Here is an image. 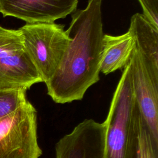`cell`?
Returning <instances> with one entry per match:
<instances>
[{"instance_id": "cell-1", "label": "cell", "mask_w": 158, "mask_h": 158, "mask_svg": "<svg viewBox=\"0 0 158 158\" xmlns=\"http://www.w3.org/2000/svg\"><path fill=\"white\" fill-rule=\"evenodd\" d=\"M101 4L102 0H88L84 9L72 14L66 30L68 46L56 71L46 83L48 94L56 103L81 100L99 80L104 35Z\"/></svg>"}, {"instance_id": "cell-2", "label": "cell", "mask_w": 158, "mask_h": 158, "mask_svg": "<svg viewBox=\"0 0 158 158\" xmlns=\"http://www.w3.org/2000/svg\"><path fill=\"white\" fill-rule=\"evenodd\" d=\"M136 106L129 61L123 69L106 119L103 122L105 126V158H126Z\"/></svg>"}, {"instance_id": "cell-3", "label": "cell", "mask_w": 158, "mask_h": 158, "mask_svg": "<svg viewBox=\"0 0 158 158\" xmlns=\"http://www.w3.org/2000/svg\"><path fill=\"white\" fill-rule=\"evenodd\" d=\"M19 30L28 54L46 83L56 71L69 42L64 25L54 22L26 23Z\"/></svg>"}, {"instance_id": "cell-4", "label": "cell", "mask_w": 158, "mask_h": 158, "mask_svg": "<svg viewBox=\"0 0 158 158\" xmlns=\"http://www.w3.org/2000/svg\"><path fill=\"white\" fill-rule=\"evenodd\" d=\"M42 150L37 136V112L27 101L0 118V158H40Z\"/></svg>"}, {"instance_id": "cell-5", "label": "cell", "mask_w": 158, "mask_h": 158, "mask_svg": "<svg viewBox=\"0 0 158 158\" xmlns=\"http://www.w3.org/2000/svg\"><path fill=\"white\" fill-rule=\"evenodd\" d=\"M40 82L19 30L0 26V89L27 90Z\"/></svg>"}, {"instance_id": "cell-6", "label": "cell", "mask_w": 158, "mask_h": 158, "mask_svg": "<svg viewBox=\"0 0 158 158\" xmlns=\"http://www.w3.org/2000/svg\"><path fill=\"white\" fill-rule=\"evenodd\" d=\"M130 62L132 88L139 111L154 141L158 143V70L136 46Z\"/></svg>"}, {"instance_id": "cell-7", "label": "cell", "mask_w": 158, "mask_h": 158, "mask_svg": "<svg viewBox=\"0 0 158 158\" xmlns=\"http://www.w3.org/2000/svg\"><path fill=\"white\" fill-rule=\"evenodd\" d=\"M105 126L85 119L55 146L56 158H105Z\"/></svg>"}, {"instance_id": "cell-8", "label": "cell", "mask_w": 158, "mask_h": 158, "mask_svg": "<svg viewBox=\"0 0 158 158\" xmlns=\"http://www.w3.org/2000/svg\"><path fill=\"white\" fill-rule=\"evenodd\" d=\"M78 0H0V13L26 23H52L77 10Z\"/></svg>"}, {"instance_id": "cell-9", "label": "cell", "mask_w": 158, "mask_h": 158, "mask_svg": "<svg viewBox=\"0 0 158 158\" xmlns=\"http://www.w3.org/2000/svg\"><path fill=\"white\" fill-rule=\"evenodd\" d=\"M135 48V41L130 30L118 36L104 35L100 72L105 75L124 69Z\"/></svg>"}, {"instance_id": "cell-10", "label": "cell", "mask_w": 158, "mask_h": 158, "mask_svg": "<svg viewBox=\"0 0 158 158\" xmlns=\"http://www.w3.org/2000/svg\"><path fill=\"white\" fill-rule=\"evenodd\" d=\"M128 30L133 35L136 48L158 70V28L143 14L136 13L131 17Z\"/></svg>"}, {"instance_id": "cell-11", "label": "cell", "mask_w": 158, "mask_h": 158, "mask_svg": "<svg viewBox=\"0 0 158 158\" xmlns=\"http://www.w3.org/2000/svg\"><path fill=\"white\" fill-rule=\"evenodd\" d=\"M126 158H158V143L154 141L138 106L133 115L131 137Z\"/></svg>"}, {"instance_id": "cell-12", "label": "cell", "mask_w": 158, "mask_h": 158, "mask_svg": "<svg viewBox=\"0 0 158 158\" xmlns=\"http://www.w3.org/2000/svg\"><path fill=\"white\" fill-rule=\"evenodd\" d=\"M24 89H0V118L15 111L28 100Z\"/></svg>"}, {"instance_id": "cell-13", "label": "cell", "mask_w": 158, "mask_h": 158, "mask_svg": "<svg viewBox=\"0 0 158 158\" xmlns=\"http://www.w3.org/2000/svg\"><path fill=\"white\" fill-rule=\"evenodd\" d=\"M143 15L156 28H158V0H138Z\"/></svg>"}]
</instances>
